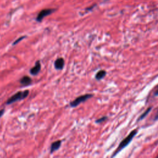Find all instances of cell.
<instances>
[{
  "instance_id": "cell-1",
  "label": "cell",
  "mask_w": 158,
  "mask_h": 158,
  "mask_svg": "<svg viewBox=\"0 0 158 158\" xmlns=\"http://www.w3.org/2000/svg\"><path fill=\"white\" fill-rule=\"evenodd\" d=\"M137 133V130H134L132 131H131L130 133L128 135V136L125 139H124V140H123L121 141V143H120V145L118 146V148H117V149H116V151L114 152L112 156H116L118 153H119V152L121 151L122 149H123L124 148L126 147V146L131 141L132 139L133 138V137L135 136V135H136Z\"/></svg>"
},
{
  "instance_id": "cell-2",
  "label": "cell",
  "mask_w": 158,
  "mask_h": 158,
  "mask_svg": "<svg viewBox=\"0 0 158 158\" xmlns=\"http://www.w3.org/2000/svg\"><path fill=\"white\" fill-rule=\"evenodd\" d=\"M29 90H25V91H21L18 92L16 93H15L14 95H13L11 97H10L6 101L7 104H13L16 101H19L25 99L26 97H27L29 95Z\"/></svg>"
},
{
  "instance_id": "cell-3",
  "label": "cell",
  "mask_w": 158,
  "mask_h": 158,
  "mask_svg": "<svg viewBox=\"0 0 158 158\" xmlns=\"http://www.w3.org/2000/svg\"><path fill=\"white\" fill-rule=\"evenodd\" d=\"M93 96V95H92V94H85V95L78 96L77 98L75 99L74 101H72V102H70V106L72 108L77 107L82 103L85 102V101L88 100V99L90 98H92Z\"/></svg>"
},
{
  "instance_id": "cell-4",
  "label": "cell",
  "mask_w": 158,
  "mask_h": 158,
  "mask_svg": "<svg viewBox=\"0 0 158 158\" xmlns=\"http://www.w3.org/2000/svg\"><path fill=\"white\" fill-rule=\"evenodd\" d=\"M53 11H54V9H44L42 11H41L37 17V19H36L37 21H38L39 22H41L45 17H46L49 16V15L52 14Z\"/></svg>"
},
{
  "instance_id": "cell-5",
  "label": "cell",
  "mask_w": 158,
  "mask_h": 158,
  "mask_svg": "<svg viewBox=\"0 0 158 158\" xmlns=\"http://www.w3.org/2000/svg\"><path fill=\"white\" fill-rule=\"evenodd\" d=\"M41 64L40 61H37L35 62V66L32 67V68L30 70V73L31 74L33 75V76H36V75L38 74L41 70Z\"/></svg>"
},
{
  "instance_id": "cell-6",
  "label": "cell",
  "mask_w": 158,
  "mask_h": 158,
  "mask_svg": "<svg viewBox=\"0 0 158 158\" xmlns=\"http://www.w3.org/2000/svg\"><path fill=\"white\" fill-rule=\"evenodd\" d=\"M64 64H65V62H64V60L63 58H60L57 59L55 61L54 64L55 69L57 70L62 69L64 66Z\"/></svg>"
},
{
  "instance_id": "cell-7",
  "label": "cell",
  "mask_w": 158,
  "mask_h": 158,
  "mask_svg": "<svg viewBox=\"0 0 158 158\" xmlns=\"http://www.w3.org/2000/svg\"><path fill=\"white\" fill-rule=\"evenodd\" d=\"M61 140H58V141L52 143L51 145V147H50V153L52 154L54 151H57V150L59 149V148L61 147Z\"/></svg>"
},
{
  "instance_id": "cell-8",
  "label": "cell",
  "mask_w": 158,
  "mask_h": 158,
  "mask_svg": "<svg viewBox=\"0 0 158 158\" xmlns=\"http://www.w3.org/2000/svg\"><path fill=\"white\" fill-rule=\"evenodd\" d=\"M32 78L29 76H24L21 78L20 83L23 86H27L32 84Z\"/></svg>"
},
{
  "instance_id": "cell-9",
  "label": "cell",
  "mask_w": 158,
  "mask_h": 158,
  "mask_svg": "<svg viewBox=\"0 0 158 158\" xmlns=\"http://www.w3.org/2000/svg\"><path fill=\"white\" fill-rule=\"evenodd\" d=\"M106 71L101 70H100L99 72L96 74L95 77L97 80H101V79L103 78L105 76H106Z\"/></svg>"
},
{
  "instance_id": "cell-10",
  "label": "cell",
  "mask_w": 158,
  "mask_h": 158,
  "mask_svg": "<svg viewBox=\"0 0 158 158\" xmlns=\"http://www.w3.org/2000/svg\"><path fill=\"white\" fill-rule=\"evenodd\" d=\"M25 37H26V36H23V37H20V38H19L17 40H16V41H14V43H13V45H16V44H18L21 41H22V40H23L24 39H25Z\"/></svg>"
},
{
  "instance_id": "cell-11",
  "label": "cell",
  "mask_w": 158,
  "mask_h": 158,
  "mask_svg": "<svg viewBox=\"0 0 158 158\" xmlns=\"http://www.w3.org/2000/svg\"><path fill=\"white\" fill-rule=\"evenodd\" d=\"M151 111V108H148V110H146V111H145V112H144V113L142 114V116H141L140 118V120H141V119H143V118L145 117V116H146V115H147V114L149 113V111Z\"/></svg>"
},
{
  "instance_id": "cell-12",
  "label": "cell",
  "mask_w": 158,
  "mask_h": 158,
  "mask_svg": "<svg viewBox=\"0 0 158 158\" xmlns=\"http://www.w3.org/2000/svg\"><path fill=\"white\" fill-rule=\"evenodd\" d=\"M107 119V117H103V118H101L99 119H98L96 120V123H101V122H104V120H106Z\"/></svg>"
},
{
  "instance_id": "cell-13",
  "label": "cell",
  "mask_w": 158,
  "mask_h": 158,
  "mask_svg": "<svg viewBox=\"0 0 158 158\" xmlns=\"http://www.w3.org/2000/svg\"><path fill=\"white\" fill-rule=\"evenodd\" d=\"M5 113V110H0V118H1V116Z\"/></svg>"
},
{
  "instance_id": "cell-14",
  "label": "cell",
  "mask_w": 158,
  "mask_h": 158,
  "mask_svg": "<svg viewBox=\"0 0 158 158\" xmlns=\"http://www.w3.org/2000/svg\"><path fill=\"white\" fill-rule=\"evenodd\" d=\"M155 95L156 96H158V86H157V89H156V91H155Z\"/></svg>"
}]
</instances>
